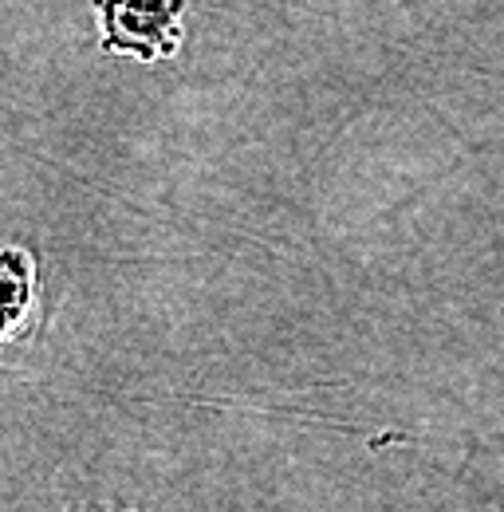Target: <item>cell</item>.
<instances>
[{"mask_svg":"<svg viewBox=\"0 0 504 512\" xmlns=\"http://www.w3.org/2000/svg\"><path fill=\"white\" fill-rule=\"evenodd\" d=\"M107 48L138 60H162L178 48L182 0H99Z\"/></svg>","mask_w":504,"mask_h":512,"instance_id":"obj_1","label":"cell"},{"mask_svg":"<svg viewBox=\"0 0 504 512\" xmlns=\"http://www.w3.org/2000/svg\"><path fill=\"white\" fill-rule=\"evenodd\" d=\"M32 300V260L20 249L0 253V331L24 316Z\"/></svg>","mask_w":504,"mask_h":512,"instance_id":"obj_2","label":"cell"}]
</instances>
